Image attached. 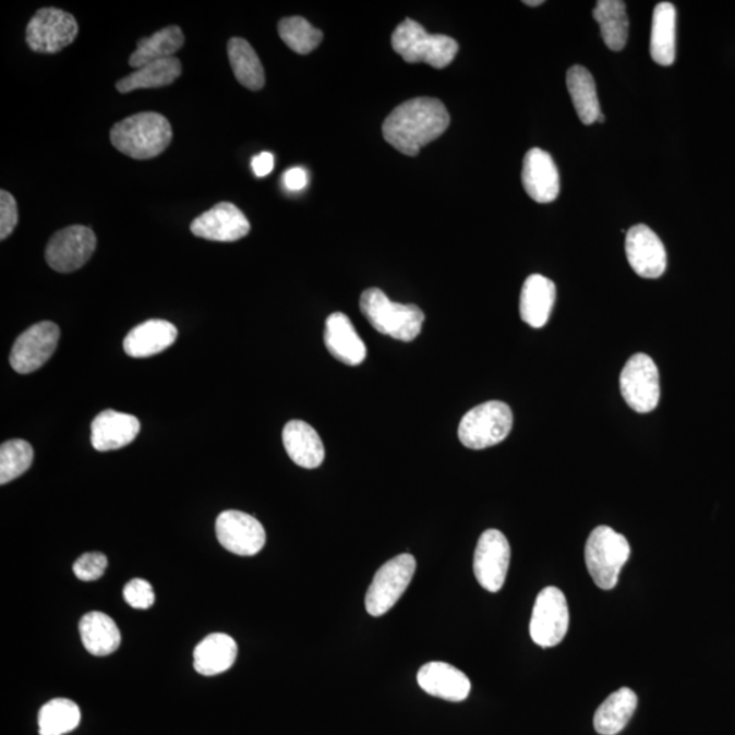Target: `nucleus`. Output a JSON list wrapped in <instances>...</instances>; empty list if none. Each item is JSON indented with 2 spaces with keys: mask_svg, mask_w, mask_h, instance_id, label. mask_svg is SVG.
<instances>
[{
  "mask_svg": "<svg viewBox=\"0 0 735 735\" xmlns=\"http://www.w3.org/2000/svg\"><path fill=\"white\" fill-rule=\"evenodd\" d=\"M360 310L376 332L398 341L411 342L420 336L425 315L413 304H398L389 300L382 289L364 290Z\"/></svg>",
  "mask_w": 735,
  "mask_h": 735,
  "instance_id": "nucleus-3",
  "label": "nucleus"
},
{
  "mask_svg": "<svg viewBox=\"0 0 735 735\" xmlns=\"http://www.w3.org/2000/svg\"><path fill=\"white\" fill-rule=\"evenodd\" d=\"M592 15L601 26L606 47L614 52L623 51L629 32L627 4L623 0H600Z\"/></svg>",
  "mask_w": 735,
  "mask_h": 735,
  "instance_id": "nucleus-30",
  "label": "nucleus"
},
{
  "mask_svg": "<svg viewBox=\"0 0 735 735\" xmlns=\"http://www.w3.org/2000/svg\"><path fill=\"white\" fill-rule=\"evenodd\" d=\"M630 557V545L623 534L609 526L592 530L586 542L585 559L594 583L602 590H613L619 574Z\"/></svg>",
  "mask_w": 735,
  "mask_h": 735,
  "instance_id": "nucleus-5",
  "label": "nucleus"
},
{
  "mask_svg": "<svg viewBox=\"0 0 735 735\" xmlns=\"http://www.w3.org/2000/svg\"><path fill=\"white\" fill-rule=\"evenodd\" d=\"M325 344L328 352L341 363L358 366L366 359V347L353 327L352 321L342 312L327 317Z\"/></svg>",
  "mask_w": 735,
  "mask_h": 735,
  "instance_id": "nucleus-20",
  "label": "nucleus"
},
{
  "mask_svg": "<svg viewBox=\"0 0 735 735\" xmlns=\"http://www.w3.org/2000/svg\"><path fill=\"white\" fill-rule=\"evenodd\" d=\"M523 3L528 4V5H531V8H537V5L544 4V2H542V0H534V2H533V0H526V2H523Z\"/></svg>",
  "mask_w": 735,
  "mask_h": 735,
  "instance_id": "nucleus-41",
  "label": "nucleus"
},
{
  "mask_svg": "<svg viewBox=\"0 0 735 735\" xmlns=\"http://www.w3.org/2000/svg\"><path fill=\"white\" fill-rule=\"evenodd\" d=\"M252 171L256 174L257 178H265L267 174H270L274 169V156L272 153L263 152L261 155L254 157L252 160Z\"/></svg>",
  "mask_w": 735,
  "mask_h": 735,
  "instance_id": "nucleus-40",
  "label": "nucleus"
},
{
  "mask_svg": "<svg viewBox=\"0 0 735 735\" xmlns=\"http://www.w3.org/2000/svg\"><path fill=\"white\" fill-rule=\"evenodd\" d=\"M19 224V206L9 191L0 192V239L5 240Z\"/></svg>",
  "mask_w": 735,
  "mask_h": 735,
  "instance_id": "nucleus-38",
  "label": "nucleus"
},
{
  "mask_svg": "<svg viewBox=\"0 0 735 735\" xmlns=\"http://www.w3.org/2000/svg\"><path fill=\"white\" fill-rule=\"evenodd\" d=\"M60 330L53 322L36 323L22 333L10 353V365L26 375L47 363L58 348Z\"/></svg>",
  "mask_w": 735,
  "mask_h": 735,
  "instance_id": "nucleus-12",
  "label": "nucleus"
},
{
  "mask_svg": "<svg viewBox=\"0 0 735 735\" xmlns=\"http://www.w3.org/2000/svg\"><path fill=\"white\" fill-rule=\"evenodd\" d=\"M619 388L625 402L636 413L655 410L660 403L661 384L654 360L644 353L630 356L619 375Z\"/></svg>",
  "mask_w": 735,
  "mask_h": 735,
  "instance_id": "nucleus-8",
  "label": "nucleus"
},
{
  "mask_svg": "<svg viewBox=\"0 0 735 735\" xmlns=\"http://www.w3.org/2000/svg\"><path fill=\"white\" fill-rule=\"evenodd\" d=\"M511 546L502 531L491 529L480 537L474 552V575L486 591L497 592L506 583Z\"/></svg>",
  "mask_w": 735,
  "mask_h": 735,
  "instance_id": "nucleus-13",
  "label": "nucleus"
},
{
  "mask_svg": "<svg viewBox=\"0 0 735 735\" xmlns=\"http://www.w3.org/2000/svg\"><path fill=\"white\" fill-rule=\"evenodd\" d=\"M391 46L405 62L426 63L438 70L451 64L459 51L458 43L453 37L430 35L424 26L410 19L394 31Z\"/></svg>",
  "mask_w": 735,
  "mask_h": 735,
  "instance_id": "nucleus-4",
  "label": "nucleus"
},
{
  "mask_svg": "<svg viewBox=\"0 0 735 735\" xmlns=\"http://www.w3.org/2000/svg\"><path fill=\"white\" fill-rule=\"evenodd\" d=\"M279 37L296 53L306 55L315 51L323 40V33L312 26L303 16H288L279 21Z\"/></svg>",
  "mask_w": 735,
  "mask_h": 735,
  "instance_id": "nucleus-34",
  "label": "nucleus"
},
{
  "mask_svg": "<svg viewBox=\"0 0 735 735\" xmlns=\"http://www.w3.org/2000/svg\"><path fill=\"white\" fill-rule=\"evenodd\" d=\"M625 252H627L629 266L641 278H660L666 272L665 245L654 230L647 225H635L628 230Z\"/></svg>",
  "mask_w": 735,
  "mask_h": 735,
  "instance_id": "nucleus-15",
  "label": "nucleus"
},
{
  "mask_svg": "<svg viewBox=\"0 0 735 735\" xmlns=\"http://www.w3.org/2000/svg\"><path fill=\"white\" fill-rule=\"evenodd\" d=\"M216 534L219 544L238 556H255L266 544V531L260 520L234 509L219 515Z\"/></svg>",
  "mask_w": 735,
  "mask_h": 735,
  "instance_id": "nucleus-14",
  "label": "nucleus"
},
{
  "mask_svg": "<svg viewBox=\"0 0 735 735\" xmlns=\"http://www.w3.org/2000/svg\"><path fill=\"white\" fill-rule=\"evenodd\" d=\"M514 425L513 410L501 400H490L471 409L460 420V443L470 449H485L506 441Z\"/></svg>",
  "mask_w": 735,
  "mask_h": 735,
  "instance_id": "nucleus-6",
  "label": "nucleus"
},
{
  "mask_svg": "<svg viewBox=\"0 0 735 735\" xmlns=\"http://www.w3.org/2000/svg\"><path fill=\"white\" fill-rule=\"evenodd\" d=\"M415 567V558L408 553L399 554L382 565L365 597L366 611L371 616L381 617L393 609L408 590Z\"/></svg>",
  "mask_w": 735,
  "mask_h": 735,
  "instance_id": "nucleus-7",
  "label": "nucleus"
},
{
  "mask_svg": "<svg viewBox=\"0 0 735 735\" xmlns=\"http://www.w3.org/2000/svg\"><path fill=\"white\" fill-rule=\"evenodd\" d=\"M190 229L196 238L233 243L250 233L251 225L238 206L221 202L196 217Z\"/></svg>",
  "mask_w": 735,
  "mask_h": 735,
  "instance_id": "nucleus-16",
  "label": "nucleus"
},
{
  "mask_svg": "<svg viewBox=\"0 0 735 735\" xmlns=\"http://www.w3.org/2000/svg\"><path fill=\"white\" fill-rule=\"evenodd\" d=\"M81 722L80 707L69 699H53L38 712L40 735H64L75 731Z\"/></svg>",
  "mask_w": 735,
  "mask_h": 735,
  "instance_id": "nucleus-33",
  "label": "nucleus"
},
{
  "mask_svg": "<svg viewBox=\"0 0 735 735\" xmlns=\"http://www.w3.org/2000/svg\"><path fill=\"white\" fill-rule=\"evenodd\" d=\"M140 431L135 415L104 410L92 422V446L100 453L113 451L133 443Z\"/></svg>",
  "mask_w": 735,
  "mask_h": 735,
  "instance_id": "nucleus-18",
  "label": "nucleus"
},
{
  "mask_svg": "<svg viewBox=\"0 0 735 735\" xmlns=\"http://www.w3.org/2000/svg\"><path fill=\"white\" fill-rule=\"evenodd\" d=\"M108 559L103 553H85L76 559L73 570L82 581H93L100 579L106 573Z\"/></svg>",
  "mask_w": 735,
  "mask_h": 735,
  "instance_id": "nucleus-36",
  "label": "nucleus"
},
{
  "mask_svg": "<svg viewBox=\"0 0 735 735\" xmlns=\"http://www.w3.org/2000/svg\"><path fill=\"white\" fill-rule=\"evenodd\" d=\"M228 58L236 80L250 91H261L265 86V69L255 49L244 38L233 37L228 43Z\"/></svg>",
  "mask_w": 735,
  "mask_h": 735,
  "instance_id": "nucleus-32",
  "label": "nucleus"
},
{
  "mask_svg": "<svg viewBox=\"0 0 735 735\" xmlns=\"http://www.w3.org/2000/svg\"><path fill=\"white\" fill-rule=\"evenodd\" d=\"M182 63H180L178 58L156 60V62L136 69L133 74L120 80L117 84V89L120 93H131L169 86L182 75Z\"/></svg>",
  "mask_w": 735,
  "mask_h": 735,
  "instance_id": "nucleus-29",
  "label": "nucleus"
},
{
  "mask_svg": "<svg viewBox=\"0 0 735 735\" xmlns=\"http://www.w3.org/2000/svg\"><path fill=\"white\" fill-rule=\"evenodd\" d=\"M82 643L95 656H107L119 649L120 630L113 619L101 612L87 613L80 623Z\"/></svg>",
  "mask_w": 735,
  "mask_h": 735,
  "instance_id": "nucleus-27",
  "label": "nucleus"
},
{
  "mask_svg": "<svg viewBox=\"0 0 735 735\" xmlns=\"http://www.w3.org/2000/svg\"><path fill=\"white\" fill-rule=\"evenodd\" d=\"M556 301V285L550 278L533 274L526 279L520 293V317L533 328L544 327Z\"/></svg>",
  "mask_w": 735,
  "mask_h": 735,
  "instance_id": "nucleus-23",
  "label": "nucleus"
},
{
  "mask_svg": "<svg viewBox=\"0 0 735 735\" xmlns=\"http://www.w3.org/2000/svg\"><path fill=\"white\" fill-rule=\"evenodd\" d=\"M638 707V696L632 689L622 688L607 696L598 707L594 715V728L601 735H617L623 732Z\"/></svg>",
  "mask_w": 735,
  "mask_h": 735,
  "instance_id": "nucleus-26",
  "label": "nucleus"
},
{
  "mask_svg": "<svg viewBox=\"0 0 735 735\" xmlns=\"http://www.w3.org/2000/svg\"><path fill=\"white\" fill-rule=\"evenodd\" d=\"M79 22L63 10H38L26 27V44L38 53H57L79 36Z\"/></svg>",
  "mask_w": 735,
  "mask_h": 735,
  "instance_id": "nucleus-10",
  "label": "nucleus"
},
{
  "mask_svg": "<svg viewBox=\"0 0 735 735\" xmlns=\"http://www.w3.org/2000/svg\"><path fill=\"white\" fill-rule=\"evenodd\" d=\"M238 658V644L225 634H213L203 639L194 651V667L202 676L212 677L228 672Z\"/></svg>",
  "mask_w": 735,
  "mask_h": 735,
  "instance_id": "nucleus-24",
  "label": "nucleus"
},
{
  "mask_svg": "<svg viewBox=\"0 0 735 735\" xmlns=\"http://www.w3.org/2000/svg\"><path fill=\"white\" fill-rule=\"evenodd\" d=\"M178 334V328L172 323L161 320L146 321L124 338V352L134 359L152 358L171 348Z\"/></svg>",
  "mask_w": 735,
  "mask_h": 735,
  "instance_id": "nucleus-21",
  "label": "nucleus"
},
{
  "mask_svg": "<svg viewBox=\"0 0 735 735\" xmlns=\"http://www.w3.org/2000/svg\"><path fill=\"white\" fill-rule=\"evenodd\" d=\"M284 447L300 468L316 469L325 460V446L317 432L305 421L292 420L284 427Z\"/></svg>",
  "mask_w": 735,
  "mask_h": 735,
  "instance_id": "nucleus-22",
  "label": "nucleus"
},
{
  "mask_svg": "<svg viewBox=\"0 0 735 735\" xmlns=\"http://www.w3.org/2000/svg\"><path fill=\"white\" fill-rule=\"evenodd\" d=\"M569 627L567 598L557 587H546L537 597L531 614L530 636L542 649L562 643Z\"/></svg>",
  "mask_w": 735,
  "mask_h": 735,
  "instance_id": "nucleus-9",
  "label": "nucleus"
},
{
  "mask_svg": "<svg viewBox=\"0 0 735 735\" xmlns=\"http://www.w3.org/2000/svg\"><path fill=\"white\" fill-rule=\"evenodd\" d=\"M309 183V174L303 168L288 169L284 174V184L289 191H301Z\"/></svg>",
  "mask_w": 735,
  "mask_h": 735,
  "instance_id": "nucleus-39",
  "label": "nucleus"
},
{
  "mask_svg": "<svg viewBox=\"0 0 735 735\" xmlns=\"http://www.w3.org/2000/svg\"><path fill=\"white\" fill-rule=\"evenodd\" d=\"M449 113L441 100L419 97L405 101L383 123V136L402 155L414 157L446 133Z\"/></svg>",
  "mask_w": 735,
  "mask_h": 735,
  "instance_id": "nucleus-1",
  "label": "nucleus"
},
{
  "mask_svg": "<svg viewBox=\"0 0 735 735\" xmlns=\"http://www.w3.org/2000/svg\"><path fill=\"white\" fill-rule=\"evenodd\" d=\"M96 245V234L91 228L73 225L52 236L47 245L46 261L55 272L73 273L89 262Z\"/></svg>",
  "mask_w": 735,
  "mask_h": 735,
  "instance_id": "nucleus-11",
  "label": "nucleus"
},
{
  "mask_svg": "<svg viewBox=\"0 0 735 735\" xmlns=\"http://www.w3.org/2000/svg\"><path fill=\"white\" fill-rule=\"evenodd\" d=\"M172 125L157 112L133 115L113 125L111 142L115 149L134 160H152L172 142Z\"/></svg>",
  "mask_w": 735,
  "mask_h": 735,
  "instance_id": "nucleus-2",
  "label": "nucleus"
},
{
  "mask_svg": "<svg viewBox=\"0 0 735 735\" xmlns=\"http://www.w3.org/2000/svg\"><path fill=\"white\" fill-rule=\"evenodd\" d=\"M567 86L581 123L590 125L602 117L595 81L589 70L574 65L568 70Z\"/></svg>",
  "mask_w": 735,
  "mask_h": 735,
  "instance_id": "nucleus-31",
  "label": "nucleus"
},
{
  "mask_svg": "<svg viewBox=\"0 0 735 735\" xmlns=\"http://www.w3.org/2000/svg\"><path fill=\"white\" fill-rule=\"evenodd\" d=\"M522 183L531 200L551 203L559 194V174L550 153L534 147L523 160Z\"/></svg>",
  "mask_w": 735,
  "mask_h": 735,
  "instance_id": "nucleus-17",
  "label": "nucleus"
},
{
  "mask_svg": "<svg viewBox=\"0 0 735 735\" xmlns=\"http://www.w3.org/2000/svg\"><path fill=\"white\" fill-rule=\"evenodd\" d=\"M184 40V33L179 26L164 27L155 35L142 38L136 44V49L131 55L129 63L131 68L136 70L156 62V60L173 58V55L183 48Z\"/></svg>",
  "mask_w": 735,
  "mask_h": 735,
  "instance_id": "nucleus-28",
  "label": "nucleus"
},
{
  "mask_svg": "<svg viewBox=\"0 0 735 735\" xmlns=\"http://www.w3.org/2000/svg\"><path fill=\"white\" fill-rule=\"evenodd\" d=\"M677 10L671 2L656 4L652 14L651 58L661 65H672L676 60Z\"/></svg>",
  "mask_w": 735,
  "mask_h": 735,
  "instance_id": "nucleus-25",
  "label": "nucleus"
},
{
  "mask_svg": "<svg viewBox=\"0 0 735 735\" xmlns=\"http://www.w3.org/2000/svg\"><path fill=\"white\" fill-rule=\"evenodd\" d=\"M33 457L35 453L29 443L21 438L4 442L0 447V484H9L26 473L31 469Z\"/></svg>",
  "mask_w": 735,
  "mask_h": 735,
  "instance_id": "nucleus-35",
  "label": "nucleus"
},
{
  "mask_svg": "<svg viewBox=\"0 0 735 735\" xmlns=\"http://www.w3.org/2000/svg\"><path fill=\"white\" fill-rule=\"evenodd\" d=\"M124 601L129 603L131 607L149 609L153 606V603L156 601L155 591L149 581L144 579H133L129 581L124 587L123 591Z\"/></svg>",
  "mask_w": 735,
  "mask_h": 735,
  "instance_id": "nucleus-37",
  "label": "nucleus"
},
{
  "mask_svg": "<svg viewBox=\"0 0 735 735\" xmlns=\"http://www.w3.org/2000/svg\"><path fill=\"white\" fill-rule=\"evenodd\" d=\"M417 682L427 695L454 703L468 699L471 690L468 676L446 662L426 663L417 674Z\"/></svg>",
  "mask_w": 735,
  "mask_h": 735,
  "instance_id": "nucleus-19",
  "label": "nucleus"
}]
</instances>
